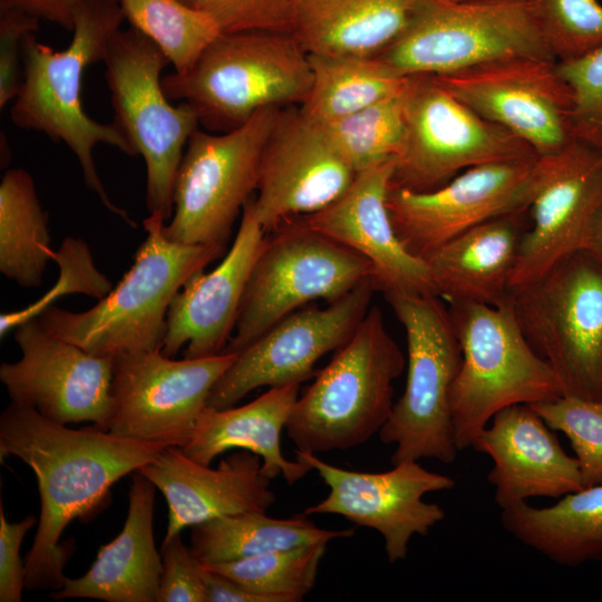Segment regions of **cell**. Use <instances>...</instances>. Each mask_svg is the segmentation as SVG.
I'll return each instance as SVG.
<instances>
[{"label":"cell","mask_w":602,"mask_h":602,"mask_svg":"<svg viewBox=\"0 0 602 602\" xmlns=\"http://www.w3.org/2000/svg\"><path fill=\"white\" fill-rule=\"evenodd\" d=\"M328 543L276 550L247 559L203 564L272 602H300L313 589Z\"/></svg>","instance_id":"35"},{"label":"cell","mask_w":602,"mask_h":602,"mask_svg":"<svg viewBox=\"0 0 602 602\" xmlns=\"http://www.w3.org/2000/svg\"><path fill=\"white\" fill-rule=\"evenodd\" d=\"M252 197L243 207L236 236L222 261L207 273H195L173 298L161 349L166 357H175L184 346V358L212 357L222 353L230 341L265 239Z\"/></svg>","instance_id":"23"},{"label":"cell","mask_w":602,"mask_h":602,"mask_svg":"<svg viewBox=\"0 0 602 602\" xmlns=\"http://www.w3.org/2000/svg\"><path fill=\"white\" fill-rule=\"evenodd\" d=\"M165 219L149 214L144 242L118 283L84 312L46 308L37 318L54 334L106 358L162 349L167 312L175 294L225 249L174 242Z\"/></svg>","instance_id":"3"},{"label":"cell","mask_w":602,"mask_h":602,"mask_svg":"<svg viewBox=\"0 0 602 602\" xmlns=\"http://www.w3.org/2000/svg\"><path fill=\"white\" fill-rule=\"evenodd\" d=\"M448 312L463 356L449 395L458 450L472 447L501 409L564 395L554 369L523 336L512 300L501 307L456 302L449 304Z\"/></svg>","instance_id":"6"},{"label":"cell","mask_w":602,"mask_h":602,"mask_svg":"<svg viewBox=\"0 0 602 602\" xmlns=\"http://www.w3.org/2000/svg\"><path fill=\"white\" fill-rule=\"evenodd\" d=\"M537 185V157L465 169L428 192L389 188L396 234L412 255L426 259L444 243L489 219L527 211Z\"/></svg>","instance_id":"16"},{"label":"cell","mask_w":602,"mask_h":602,"mask_svg":"<svg viewBox=\"0 0 602 602\" xmlns=\"http://www.w3.org/2000/svg\"><path fill=\"white\" fill-rule=\"evenodd\" d=\"M204 566V565H203ZM205 602H272L235 580L204 566Z\"/></svg>","instance_id":"46"},{"label":"cell","mask_w":602,"mask_h":602,"mask_svg":"<svg viewBox=\"0 0 602 602\" xmlns=\"http://www.w3.org/2000/svg\"><path fill=\"white\" fill-rule=\"evenodd\" d=\"M158 602H205L204 566L179 533L164 537Z\"/></svg>","instance_id":"42"},{"label":"cell","mask_w":602,"mask_h":602,"mask_svg":"<svg viewBox=\"0 0 602 602\" xmlns=\"http://www.w3.org/2000/svg\"><path fill=\"white\" fill-rule=\"evenodd\" d=\"M415 0H294L291 33L308 54L376 56L404 29Z\"/></svg>","instance_id":"29"},{"label":"cell","mask_w":602,"mask_h":602,"mask_svg":"<svg viewBox=\"0 0 602 602\" xmlns=\"http://www.w3.org/2000/svg\"><path fill=\"white\" fill-rule=\"evenodd\" d=\"M36 524L33 514L10 523L0 505V601L20 602L26 589V561L20 557V546L27 532Z\"/></svg>","instance_id":"44"},{"label":"cell","mask_w":602,"mask_h":602,"mask_svg":"<svg viewBox=\"0 0 602 602\" xmlns=\"http://www.w3.org/2000/svg\"><path fill=\"white\" fill-rule=\"evenodd\" d=\"M394 168L391 159L357 174L332 203L293 220L366 259L377 291L435 295L427 262L407 251L388 212Z\"/></svg>","instance_id":"22"},{"label":"cell","mask_w":602,"mask_h":602,"mask_svg":"<svg viewBox=\"0 0 602 602\" xmlns=\"http://www.w3.org/2000/svg\"><path fill=\"white\" fill-rule=\"evenodd\" d=\"M165 446L88 426L69 428L33 408L10 405L0 415L1 458L14 456L37 478L40 517L26 559L27 590H60L68 545L60 536L74 520L104 508L111 486L153 460Z\"/></svg>","instance_id":"1"},{"label":"cell","mask_w":602,"mask_h":602,"mask_svg":"<svg viewBox=\"0 0 602 602\" xmlns=\"http://www.w3.org/2000/svg\"><path fill=\"white\" fill-rule=\"evenodd\" d=\"M556 66L573 93L576 138L602 146V46Z\"/></svg>","instance_id":"40"},{"label":"cell","mask_w":602,"mask_h":602,"mask_svg":"<svg viewBox=\"0 0 602 602\" xmlns=\"http://www.w3.org/2000/svg\"><path fill=\"white\" fill-rule=\"evenodd\" d=\"M532 349L559 376L564 395L602 399V266L579 250L512 291Z\"/></svg>","instance_id":"9"},{"label":"cell","mask_w":602,"mask_h":602,"mask_svg":"<svg viewBox=\"0 0 602 602\" xmlns=\"http://www.w3.org/2000/svg\"><path fill=\"white\" fill-rule=\"evenodd\" d=\"M48 214L38 198L32 176L8 169L0 183V271L23 288L42 284L54 250Z\"/></svg>","instance_id":"33"},{"label":"cell","mask_w":602,"mask_h":602,"mask_svg":"<svg viewBox=\"0 0 602 602\" xmlns=\"http://www.w3.org/2000/svg\"><path fill=\"white\" fill-rule=\"evenodd\" d=\"M38 30V18L16 9H0V108L19 93L22 43Z\"/></svg>","instance_id":"43"},{"label":"cell","mask_w":602,"mask_h":602,"mask_svg":"<svg viewBox=\"0 0 602 602\" xmlns=\"http://www.w3.org/2000/svg\"><path fill=\"white\" fill-rule=\"evenodd\" d=\"M52 260L60 268L59 281L43 298L28 308L2 313L0 317L1 338L20 323L37 318L62 294L82 293L99 300L113 288L110 281L96 268L90 250L81 239L66 237L59 251L54 252Z\"/></svg>","instance_id":"39"},{"label":"cell","mask_w":602,"mask_h":602,"mask_svg":"<svg viewBox=\"0 0 602 602\" xmlns=\"http://www.w3.org/2000/svg\"><path fill=\"white\" fill-rule=\"evenodd\" d=\"M309 55L290 32H222L185 74L162 77L168 99L190 104L208 130H232L268 107L302 105Z\"/></svg>","instance_id":"5"},{"label":"cell","mask_w":602,"mask_h":602,"mask_svg":"<svg viewBox=\"0 0 602 602\" xmlns=\"http://www.w3.org/2000/svg\"><path fill=\"white\" fill-rule=\"evenodd\" d=\"M530 406L553 430L569 439L583 487L602 484V399L563 395Z\"/></svg>","instance_id":"37"},{"label":"cell","mask_w":602,"mask_h":602,"mask_svg":"<svg viewBox=\"0 0 602 602\" xmlns=\"http://www.w3.org/2000/svg\"><path fill=\"white\" fill-rule=\"evenodd\" d=\"M130 27L151 39L174 66L187 72L222 33L208 13L181 0H118Z\"/></svg>","instance_id":"34"},{"label":"cell","mask_w":602,"mask_h":602,"mask_svg":"<svg viewBox=\"0 0 602 602\" xmlns=\"http://www.w3.org/2000/svg\"><path fill=\"white\" fill-rule=\"evenodd\" d=\"M433 77L472 110L526 142L537 157L577 140L573 93L556 61L514 57Z\"/></svg>","instance_id":"15"},{"label":"cell","mask_w":602,"mask_h":602,"mask_svg":"<svg viewBox=\"0 0 602 602\" xmlns=\"http://www.w3.org/2000/svg\"><path fill=\"white\" fill-rule=\"evenodd\" d=\"M533 157L526 142L472 110L433 76L408 78L391 187L428 192L470 167Z\"/></svg>","instance_id":"13"},{"label":"cell","mask_w":602,"mask_h":602,"mask_svg":"<svg viewBox=\"0 0 602 602\" xmlns=\"http://www.w3.org/2000/svg\"><path fill=\"white\" fill-rule=\"evenodd\" d=\"M86 0H0V9H16L72 30L77 7Z\"/></svg>","instance_id":"45"},{"label":"cell","mask_w":602,"mask_h":602,"mask_svg":"<svg viewBox=\"0 0 602 602\" xmlns=\"http://www.w3.org/2000/svg\"><path fill=\"white\" fill-rule=\"evenodd\" d=\"M270 233L222 353H239L304 304L318 299L333 302L372 279L366 259L293 219Z\"/></svg>","instance_id":"11"},{"label":"cell","mask_w":602,"mask_h":602,"mask_svg":"<svg viewBox=\"0 0 602 602\" xmlns=\"http://www.w3.org/2000/svg\"><path fill=\"white\" fill-rule=\"evenodd\" d=\"M236 355L174 360L157 350L113 358L106 430L128 439L183 447L214 383Z\"/></svg>","instance_id":"14"},{"label":"cell","mask_w":602,"mask_h":602,"mask_svg":"<svg viewBox=\"0 0 602 602\" xmlns=\"http://www.w3.org/2000/svg\"><path fill=\"white\" fill-rule=\"evenodd\" d=\"M405 366L406 357L389 334L382 312L371 305L349 340L299 395L285 425L288 438L297 449L313 454L367 443L390 416L392 383Z\"/></svg>","instance_id":"4"},{"label":"cell","mask_w":602,"mask_h":602,"mask_svg":"<svg viewBox=\"0 0 602 602\" xmlns=\"http://www.w3.org/2000/svg\"><path fill=\"white\" fill-rule=\"evenodd\" d=\"M602 205V146L577 139L537 157V185L511 290L533 281L556 262L583 250Z\"/></svg>","instance_id":"21"},{"label":"cell","mask_w":602,"mask_h":602,"mask_svg":"<svg viewBox=\"0 0 602 602\" xmlns=\"http://www.w3.org/2000/svg\"><path fill=\"white\" fill-rule=\"evenodd\" d=\"M308 55L312 84L300 107L320 123L340 119L396 96L409 78L376 56Z\"/></svg>","instance_id":"32"},{"label":"cell","mask_w":602,"mask_h":602,"mask_svg":"<svg viewBox=\"0 0 602 602\" xmlns=\"http://www.w3.org/2000/svg\"><path fill=\"white\" fill-rule=\"evenodd\" d=\"M124 20L118 0H86L75 11L72 38L65 49L55 50L38 41L35 33L28 35L22 43L21 85L10 118L21 129L41 132L65 143L79 162L85 185L108 211L135 226L128 213L109 198L96 168L94 148L107 144L129 156L136 153L114 122H96L81 100L85 70L104 59Z\"/></svg>","instance_id":"2"},{"label":"cell","mask_w":602,"mask_h":602,"mask_svg":"<svg viewBox=\"0 0 602 602\" xmlns=\"http://www.w3.org/2000/svg\"><path fill=\"white\" fill-rule=\"evenodd\" d=\"M295 458L309 464L329 487L328 495L304 509L305 515L336 514L376 530L385 541L389 563L405 560L414 535L426 536L444 521L441 506L423 497L455 487V479L430 472L417 460L402 462L386 472L349 470L295 449Z\"/></svg>","instance_id":"18"},{"label":"cell","mask_w":602,"mask_h":602,"mask_svg":"<svg viewBox=\"0 0 602 602\" xmlns=\"http://www.w3.org/2000/svg\"><path fill=\"white\" fill-rule=\"evenodd\" d=\"M356 175L321 123L300 106L283 107L262 153L254 214L264 232H272L332 203Z\"/></svg>","instance_id":"20"},{"label":"cell","mask_w":602,"mask_h":602,"mask_svg":"<svg viewBox=\"0 0 602 602\" xmlns=\"http://www.w3.org/2000/svg\"><path fill=\"white\" fill-rule=\"evenodd\" d=\"M155 485L138 470L132 476L123 530L100 546L90 569L65 580L55 600L85 598L105 602H158L162 557L153 530Z\"/></svg>","instance_id":"27"},{"label":"cell","mask_w":602,"mask_h":602,"mask_svg":"<svg viewBox=\"0 0 602 602\" xmlns=\"http://www.w3.org/2000/svg\"><path fill=\"white\" fill-rule=\"evenodd\" d=\"M472 447L493 462L487 480L501 511L532 497L559 499L583 488L576 458L530 405L497 411Z\"/></svg>","instance_id":"24"},{"label":"cell","mask_w":602,"mask_h":602,"mask_svg":"<svg viewBox=\"0 0 602 602\" xmlns=\"http://www.w3.org/2000/svg\"><path fill=\"white\" fill-rule=\"evenodd\" d=\"M353 528L319 527L304 513L274 518L266 512H242L191 526L190 546L202 564H217L263 553L351 537Z\"/></svg>","instance_id":"31"},{"label":"cell","mask_w":602,"mask_h":602,"mask_svg":"<svg viewBox=\"0 0 602 602\" xmlns=\"http://www.w3.org/2000/svg\"><path fill=\"white\" fill-rule=\"evenodd\" d=\"M300 395V383L271 387L253 401L240 407H205L190 441L179 449L191 459L210 465L226 450H250L261 457V472L269 479L282 475L293 485L312 470L281 450V434Z\"/></svg>","instance_id":"28"},{"label":"cell","mask_w":602,"mask_h":602,"mask_svg":"<svg viewBox=\"0 0 602 602\" xmlns=\"http://www.w3.org/2000/svg\"><path fill=\"white\" fill-rule=\"evenodd\" d=\"M527 212L484 221L430 253L425 261L435 295L448 304L511 302V278L530 227Z\"/></svg>","instance_id":"26"},{"label":"cell","mask_w":602,"mask_h":602,"mask_svg":"<svg viewBox=\"0 0 602 602\" xmlns=\"http://www.w3.org/2000/svg\"><path fill=\"white\" fill-rule=\"evenodd\" d=\"M261 457L242 449L225 456L216 468L168 446L138 472L164 495L168 506L165 537L185 527L242 512H268L275 502L271 479L261 472Z\"/></svg>","instance_id":"25"},{"label":"cell","mask_w":602,"mask_h":602,"mask_svg":"<svg viewBox=\"0 0 602 602\" xmlns=\"http://www.w3.org/2000/svg\"><path fill=\"white\" fill-rule=\"evenodd\" d=\"M114 123L146 166V206L167 221L173 214L176 174L200 119L187 103L174 106L162 85L169 64L163 51L130 27L110 39L104 59Z\"/></svg>","instance_id":"10"},{"label":"cell","mask_w":602,"mask_h":602,"mask_svg":"<svg viewBox=\"0 0 602 602\" xmlns=\"http://www.w3.org/2000/svg\"><path fill=\"white\" fill-rule=\"evenodd\" d=\"M583 250L602 266V205L589 229Z\"/></svg>","instance_id":"47"},{"label":"cell","mask_w":602,"mask_h":602,"mask_svg":"<svg viewBox=\"0 0 602 602\" xmlns=\"http://www.w3.org/2000/svg\"><path fill=\"white\" fill-rule=\"evenodd\" d=\"M404 327L407 379L378 436L396 446L391 464L423 458L452 464L457 449L449 395L462 365V348L448 308L434 294L383 292Z\"/></svg>","instance_id":"8"},{"label":"cell","mask_w":602,"mask_h":602,"mask_svg":"<svg viewBox=\"0 0 602 602\" xmlns=\"http://www.w3.org/2000/svg\"><path fill=\"white\" fill-rule=\"evenodd\" d=\"M321 124L356 174L373 168L395 159L400 148L405 132V89L360 111Z\"/></svg>","instance_id":"36"},{"label":"cell","mask_w":602,"mask_h":602,"mask_svg":"<svg viewBox=\"0 0 602 602\" xmlns=\"http://www.w3.org/2000/svg\"><path fill=\"white\" fill-rule=\"evenodd\" d=\"M21 358L0 365L12 404L62 425L91 423L106 430L111 407L113 358L94 356L47 330L38 318L20 323Z\"/></svg>","instance_id":"19"},{"label":"cell","mask_w":602,"mask_h":602,"mask_svg":"<svg viewBox=\"0 0 602 602\" xmlns=\"http://www.w3.org/2000/svg\"><path fill=\"white\" fill-rule=\"evenodd\" d=\"M543 39L557 62L581 58L602 46L599 0H534Z\"/></svg>","instance_id":"38"},{"label":"cell","mask_w":602,"mask_h":602,"mask_svg":"<svg viewBox=\"0 0 602 602\" xmlns=\"http://www.w3.org/2000/svg\"><path fill=\"white\" fill-rule=\"evenodd\" d=\"M377 291L368 279L324 308L299 309L280 320L236 355L214 383L207 407H233L260 387L302 383L319 359L352 336Z\"/></svg>","instance_id":"17"},{"label":"cell","mask_w":602,"mask_h":602,"mask_svg":"<svg viewBox=\"0 0 602 602\" xmlns=\"http://www.w3.org/2000/svg\"><path fill=\"white\" fill-rule=\"evenodd\" d=\"M503 528L559 565L602 561V484L536 507L523 502L501 511Z\"/></svg>","instance_id":"30"},{"label":"cell","mask_w":602,"mask_h":602,"mask_svg":"<svg viewBox=\"0 0 602 602\" xmlns=\"http://www.w3.org/2000/svg\"><path fill=\"white\" fill-rule=\"evenodd\" d=\"M208 13L222 32L250 30L290 32L294 0H181Z\"/></svg>","instance_id":"41"},{"label":"cell","mask_w":602,"mask_h":602,"mask_svg":"<svg viewBox=\"0 0 602 602\" xmlns=\"http://www.w3.org/2000/svg\"><path fill=\"white\" fill-rule=\"evenodd\" d=\"M281 108L268 107L221 134L190 137L173 193L167 239L225 249L235 220L258 188L262 153Z\"/></svg>","instance_id":"12"},{"label":"cell","mask_w":602,"mask_h":602,"mask_svg":"<svg viewBox=\"0 0 602 602\" xmlns=\"http://www.w3.org/2000/svg\"><path fill=\"white\" fill-rule=\"evenodd\" d=\"M376 57L404 77L447 75L514 57L556 61L534 0H415L401 32Z\"/></svg>","instance_id":"7"}]
</instances>
